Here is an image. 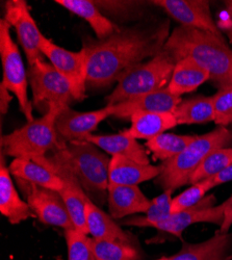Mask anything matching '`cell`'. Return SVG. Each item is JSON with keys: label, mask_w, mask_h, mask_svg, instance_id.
<instances>
[{"label": "cell", "mask_w": 232, "mask_h": 260, "mask_svg": "<svg viewBox=\"0 0 232 260\" xmlns=\"http://www.w3.org/2000/svg\"><path fill=\"white\" fill-rule=\"evenodd\" d=\"M130 121L131 126L121 134L135 140L146 141L152 140L178 125L175 116L171 113H137L131 116Z\"/></svg>", "instance_id": "obj_21"}, {"label": "cell", "mask_w": 232, "mask_h": 260, "mask_svg": "<svg viewBox=\"0 0 232 260\" xmlns=\"http://www.w3.org/2000/svg\"><path fill=\"white\" fill-rule=\"evenodd\" d=\"M51 154L74 173L95 204L100 207L105 203L110 184L111 158L108 153L88 141H72Z\"/></svg>", "instance_id": "obj_3"}, {"label": "cell", "mask_w": 232, "mask_h": 260, "mask_svg": "<svg viewBox=\"0 0 232 260\" xmlns=\"http://www.w3.org/2000/svg\"><path fill=\"white\" fill-rule=\"evenodd\" d=\"M173 115L178 124H203L215 121L213 96H196L182 100Z\"/></svg>", "instance_id": "obj_27"}, {"label": "cell", "mask_w": 232, "mask_h": 260, "mask_svg": "<svg viewBox=\"0 0 232 260\" xmlns=\"http://www.w3.org/2000/svg\"><path fill=\"white\" fill-rule=\"evenodd\" d=\"M90 243L96 260H139L142 257L134 245L120 242L98 241L92 237Z\"/></svg>", "instance_id": "obj_30"}, {"label": "cell", "mask_w": 232, "mask_h": 260, "mask_svg": "<svg viewBox=\"0 0 232 260\" xmlns=\"http://www.w3.org/2000/svg\"><path fill=\"white\" fill-rule=\"evenodd\" d=\"M170 21L159 24H137L121 27L103 40L87 39L82 49L87 53V86L104 89L137 64L162 51L169 38Z\"/></svg>", "instance_id": "obj_1"}, {"label": "cell", "mask_w": 232, "mask_h": 260, "mask_svg": "<svg viewBox=\"0 0 232 260\" xmlns=\"http://www.w3.org/2000/svg\"><path fill=\"white\" fill-rule=\"evenodd\" d=\"M32 160L52 171L54 174L61 178L62 182H64V186L58 192L67 206L74 228L89 235L86 205L89 201H91V199L81 186L74 173L52 154L38 157Z\"/></svg>", "instance_id": "obj_9"}, {"label": "cell", "mask_w": 232, "mask_h": 260, "mask_svg": "<svg viewBox=\"0 0 232 260\" xmlns=\"http://www.w3.org/2000/svg\"><path fill=\"white\" fill-rule=\"evenodd\" d=\"M40 49L52 66L70 82L74 99L82 101L86 98L87 89V53L83 49L70 51L62 48L44 35L41 38Z\"/></svg>", "instance_id": "obj_11"}, {"label": "cell", "mask_w": 232, "mask_h": 260, "mask_svg": "<svg viewBox=\"0 0 232 260\" xmlns=\"http://www.w3.org/2000/svg\"><path fill=\"white\" fill-rule=\"evenodd\" d=\"M207 80H210V75L206 70L191 58H183L175 63L167 88L173 95L181 97V95L194 92Z\"/></svg>", "instance_id": "obj_25"}, {"label": "cell", "mask_w": 232, "mask_h": 260, "mask_svg": "<svg viewBox=\"0 0 232 260\" xmlns=\"http://www.w3.org/2000/svg\"><path fill=\"white\" fill-rule=\"evenodd\" d=\"M11 174L18 179H22L38 186L59 191L64 182L56 174L38 162L24 158H14L10 167Z\"/></svg>", "instance_id": "obj_26"}, {"label": "cell", "mask_w": 232, "mask_h": 260, "mask_svg": "<svg viewBox=\"0 0 232 260\" xmlns=\"http://www.w3.org/2000/svg\"><path fill=\"white\" fill-rule=\"evenodd\" d=\"M232 234L217 232L209 240L198 244L184 243L180 251L169 260H221L228 256Z\"/></svg>", "instance_id": "obj_22"}, {"label": "cell", "mask_w": 232, "mask_h": 260, "mask_svg": "<svg viewBox=\"0 0 232 260\" xmlns=\"http://www.w3.org/2000/svg\"><path fill=\"white\" fill-rule=\"evenodd\" d=\"M231 145L232 132L224 126H219L208 134L196 136L181 153L159 165L160 174L155 183L163 190H175L189 184L195 171L213 151Z\"/></svg>", "instance_id": "obj_4"}, {"label": "cell", "mask_w": 232, "mask_h": 260, "mask_svg": "<svg viewBox=\"0 0 232 260\" xmlns=\"http://www.w3.org/2000/svg\"><path fill=\"white\" fill-rule=\"evenodd\" d=\"M159 174V166L143 165L121 155L111 158L110 184L138 185L145 181L156 179Z\"/></svg>", "instance_id": "obj_19"}, {"label": "cell", "mask_w": 232, "mask_h": 260, "mask_svg": "<svg viewBox=\"0 0 232 260\" xmlns=\"http://www.w3.org/2000/svg\"><path fill=\"white\" fill-rule=\"evenodd\" d=\"M68 248V260H96L88 234L75 228L64 230Z\"/></svg>", "instance_id": "obj_32"}, {"label": "cell", "mask_w": 232, "mask_h": 260, "mask_svg": "<svg viewBox=\"0 0 232 260\" xmlns=\"http://www.w3.org/2000/svg\"><path fill=\"white\" fill-rule=\"evenodd\" d=\"M12 98L13 97L12 95H10V91L3 83L0 84V111H2V115L8 113Z\"/></svg>", "instance_id": "obj_38"}, {"label": "cell", "mask_w": 232, "mask_h": 260, "mask_svg": "<svg viewBox=\"0 0 232 260\" xmlns=\"http://www.w3.org/2000/svg\"><path fill=\"white\" fill-rule=\"evenodd\" d=\"M216 201V197L210 194L197 205L171 214L167 220L155 224L153 228L176 237H181L182 232L187 227L196 223H210L221 226L224 220L223 204L215 206Z\"/></svg>", "instance_id": "obj_14"}, {"label": "cell", "mask_w": 232, "mask_h": 260, "mask_svg": "<svg viewBox=\"0 0 232 260\" xmlns=\"http://www.w3.org/2000/svg\"><path fill=\"white\" fill-rule=\"evenodd\" d=\"M182 101L181 97L173 95L168 88L142 95L140 97L112 105L113 116L117 119H128L137 113H171L173 114L178 104Z\"/></svg>", "instance_id": "obj_16"}, {"label": "cell", "mask_w": 232, "mask_h": 260, "mask_svg": "<svg viewBox=\"0 0 232 260\" xmlns=\"http://www.w3.org/2000/svg\"><path fill=\"white\" fill-rule=\"evenodd\" d=\"M222 204H223V210H224V220L222 225L220 226L219 232L228 233L229 229L232 226V196L229 197Z\"/></svg>", "instance_id": "obj_37"}, {"label": "cell", "mask_w": 232, "mask_h": 260, "mask_svg": "<svg viewBox=\"0 0 232 260\" xmlns=\"http://www.w3.org/2000/svg\"><path fill=\"white\" fill-rule=\"evenodd\" d=\"M11 175L10 169L7 167L5 160V153L2 151V160H0V212L13 225H17L30 218L37 219L36 214L27 202L20 197Z\"/></svg>", "instance_id": "obj_17"}, {"label": "cell", "mask_w": 232, "mask_h": 260, "mask_svg": "<svg viewBox=\"0 0 232 260\" xmlns=\"http://www.w3.org/2000/svg\"><path fill=\"white\" fill-rule=\"evenodd\" d=\"M86 141L96 145L112 156L121 155L143 165H149L150 159L146 149L137 140L122 134L108 136H89Z\"/></svg>", "instance_id": "obj_23"}, {"label": "cell", "mask_w": 232, "mask_h": 260, "mask_svg": "<svg viewBox=\"0 0 232 260\" xmlns=\"http://www.w3.org/2000/svg\"><path fill=\"white\" fill-rule=\"evenodd\" d=\"M174 66L175 62L163 51L137 64L119 78L115 90L105 98L107 105H116L167 88Z\"/></svg>", "instance_id": "obj_6"}, {"label": "cell", "mask_w": 232, "mask_h": 260, "mask_svg": "<svg viewBox=\"0 0 232 260\" xmlns=\"http://www.w3.org/2000/svg\"><path fill=\"white\" fill-rule=\"evenodd\" d=\"M225 6H226L227 13L232 21V0H227V2H225Z\"/></svg>", "instance_id": "obj_40"}, {"label": "cell", "mask_w": 232, "mask_h": 260, "mask_svg": "<svg viewBox=\"0 0 232 260\" xmlns=\"http://www.w3.org/2000/svg\"><path fill=\"white\" fill-rule=\"evenodd\" d=\"M161 8L181 26L201 29L223 37L220 27L216 24L206 0H153L150 2Z\"/></svg>", "instance_id": "obj_13"}, {"label": "cell", "mask_w": 232, "mask_h": 260, "mask_svg": "<svg viewBox=\"0 0 232 260\" xmlns=\"http://www.w3.org/2000/svg\"><path fill=\"white\" fill-rule=\"evenodd\" d=\"M229 181H232V165L229 166L228 168H226L225 170L221 171L220 173H218L217 175L204 180L203 182L206 184V186L209 190V189H212L216 186L227 183Z\"/></svg>", "instance_id": "obj_36"}, {"label": "cell", "mask_w": 232, "mask_h": 260, "mask_svg": "<svg viewBox=\"0 0 232 260\" xmlns=\"http://www.w3.org/2000/svg\"><path fill=\"white\" fill-rule=\"evenodd\" d=\"M169 258H170V257H161V258H158V259H155V260H169Z\"/></svg>", "instance_id": "obj_42"}, {"label": "cell", "mask_w": 232, "mask_h": 260, "mask_svg": "<svg viewBox=\"0 0 232 260\" xmlns=\"http://www.w3.org/2000/svg\"><path fill=\"white\" fill-rule=\"evenodd\" d=\"M219 27H220V29H223L226 32V35L229 38V41L231 43V45H232V21L231 20L224 21L223 23L220 24Z\"/></svg>", "instance_id": "obj_39"}, {"label": "cell", "mask_w": 232, "mask_h": 260, "mask_svg": "<svg viewBox=\"0 0 232 260\" xmlns=\"http://www.w3.org/2000/svg\"><path fill=\"white\" fill-rule=\"evenodd\" d=\"M108 204L114 220H122L136 213H146L151 205L138 185L109 184Z\"/></svg>", "instance_id": "obj_18"}, {"label": "cell", "mask_w": 232, "mask_h": 260, "mask_svg": "<svg viewBox=\"0 0 232 260\" xmlns=\"http://www.w3.org/2000/svg\"><path fill=\"white\" fill-rule=\"evenodd\" d=\"M195 138L196 136H177L164 133L147 141L145 145L153 153L154 158L164 161L181 153Z\"/></svg>", "instance_id": "obj_29"}, {"label": "cell", "mask_w": 232, "mask_h": 260, "mask_svg": "<svg viewBox=\"0 0 232 260\" xmlns=\"http://www.w3.org/2000/svg\"><path fill=\"white\" fill-rule=\"evenodd\" d=\"M5 20L14 27L20 45L26 55L28 66L37 60L43 59L40 49L41 38L43 36L30 14V8L25 0H8L6 3Z\"/></svg>", "instance_id": "obj_12"}, {"label": "cell", "mask_w": 232, "mask_h": 260, "mask_svg": "<svg viewBox=\"0 0 232 260\" xmlns=\"http://www.w3.org/2000/svg\"><path fill=\"white\" fill-rule=\"evenodd\" d=\"M15 180L41 223L64 230L74 228L67 206L58 191L38 186L22 179L15 178Z\"/></svg>", "instance_id": "obj_10"}, {"label": "cell", "mask_w": 232, "mask_h": 260, "mask_svg": "<svg viewBox=\"0 0 232 260\" xmlns=\"http://www.w3.org/2000/svg\"><path fill=\"white\" fill-rule=\"evenodd\" d=\"M208 191L206 184L201 181L195 184H192L191 187H188L184 191H182L178 196L172 199L171 205V212L177 213L183 211L185 209L191 208L201 202L204 198L205 194Z\"/></svg>", "instance_id": "obj_33"}, {"label": "cell", "mask_w": 232, "mask_h": 260, "mask_svg": "<svg viewBox=\"0 0 232 260\" xmlns=\"http://www.w3.org/2000/svg\"><path fill=\"white\" fill-rule=\"evenodd\" d=\"M231 165L232 147L217 149L213 151L195 171L189 184H195L213 177Z\"/></svg>", "instance_id": "obj_31"}, {"label": "cell", "mask_w": 232, "mask_h": 260, "mask_svg": "<svg viewBox=\"0 0 232 260\" xmlns=\"http://www.w3.org/2000/svg\"><path fill=\"white\" fill-rule=\"evenodd\" d=\"M86 211L89 234L94 240L134 245L132 235L124 231L112 218L111 214L104 212L92 200L87 203Z\"/></svg>", "instance_id": "obj_20"}, {"label": "cell", "mask_w": 232, "mask_h": 260, "mask_svg": "<svg viewBox=\"0 0 232 260\" xmlns=\"http://www.w3.org/2000/svg\"><path fill=\"white\" fill-rule=\"evenodd\" d=\"M64 106L50 104L43 117L2 137V151L14 158L32 160L66 145L56 130V118Z\"/></svg>", "instance_id": "obj_5"}, {"label": "cell", "mask_w": 232, "mask_h": 260, "mask_svg": "<svg viewBox=\"0 0 232 260\" xmlns=\"http://www.w3.org/2000/svg\"><path fill=\"white\" fill-rule=\"evenodd\" d=\"M55 4L87 21L98 40L107 39L120 29V26L105 17L92 0H55Z\"/></svg>", "instance_id": "obj_24"}, {"label": "cell", "mask_w": 232, "mask_h": 260, "mask_svg": "<svg viewBox=\"0 0 232 260\" xmlns=\"http://www.w3.org/2000/svg\"><path fill=\"white\" fill-rule=\"evenodd\" d=\"M95 5L101 10L108 11L109 13H120V14H126V13H132L135 8H139L142 3L138 2H94Z\"/></svg>", "instance_id": "obj_35"}, {"label": "cell", "mask_w": 232, "mask_h": 260, "mask_svg": "<svg viewBox=\"0 0 232 260\" xmlns=\"http://www.w3.org/2000/svg\"><path fill=\"white\" fill-rule=\"evenodd\" d=\"M11 25L5 19L0 20V56H2L4 79L3 84L13 93L19 104L20 112L27 122L34 121L32 103L28 98V75L25 70L22 56L14 42L11 32Z\"/></svg>", "instance_id": "obj_7"}, {"label": "cell", "mask_w": 232, "mask_h": 260, "mask_svg": "<svg viewBox=\"0 0 232 260\" xmlns=\"http://www.w3.org/2000/svg\"><path fill=\"white\" fill-rule=\"evenodd\" d=\"M174 190L167 189L156 198L151 200L150 208L143 216H130L120 220L123 226H132L140 228H153L159 222L167 220L172 214V193Z\"/></svg>", "instance_id": "obj_28"}, {"label": "cell", "mask_w": 232, "mask_h": 260, "mask_svg": "<svg viewBox=\"0 0 232 260\" xmlns=\"http://www.w3.org/2000/svg\"><path fill=\"white\" fill-rule=\"evenodd\" d=\"M221 260H232V255H228V256H226L225 258H223Z\"/></svg>", "instance_id": "obj_41"}, {"label": "cell", "mask_w": 232, "mask_h": 260, "mask_svg": "<svg viewBox=\"0 0 232 260\" xmlns=\"http://www.w3.org/2000/svg\"><path fill=\"white\" fill-rule=\"evenodd\" d=\"M215 123L226 127L232 123V86L220 89L214 96Z\"/></svg>", "instance_id": "obj_34"}, {"label": "cell", "mask_w": 232, "mask_h": 260, "mask_svg": "<svg viewBox=\"0 0 232 260\" xmlns=\"http://www.w3.org/2000/svg\"><path fill=\"white\" fill-rule=\"evenodd\" d=\"M112 116L113 107L108 105L92 112H77L70 105H65L56 118L55 126L60 138L66 142L86 141L102 121Z\"/></svg>", "instance_id": "obj_15"}, {"label": "cell", "mask_w": 232, "mask_h": 260, "mask_svg": "<svg viewBox=\"0 0 232 260\" xmlns=\"http://www.w3.org/2000/svg\"><path fill=\"white\" fill-rule=\"evenodd\" d=\"M175 63L191 58L210 75L219 90L232 86V50L223 37L197 28L178 26L162 48Z\"/></svg>", "instance_id": "obj_2"}, {"label": "cell", "mask_w": 232, "mask_h": 260, "mask_svg": "<svg viewBox=\"0 0 232 260\" xmlns=\"http://www.w3.org/2000/svg\"><path fill=\"white\" fill-rule=\"evenodd\" d=\"M28 81L32 92V104L40 107L42 104H57L60 106L69 105L74 99L73 89L50 62L39 59L28 67Z\"/></svg>", "instance_id": "obj_8"}]
</instances>
